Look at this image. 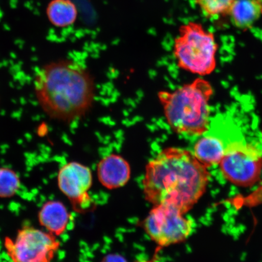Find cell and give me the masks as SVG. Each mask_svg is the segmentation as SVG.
Listing matches in <instances>:
<instances>
[{"mask_svg":"<svg viewBox=\"0 0 262 262\" xmlns=\"http://www.w3.org/2000/svg\"><path fill=\"white\" fill-rule=\"evenodd\" d=\"M209 177L208 168L194 153L166 147L146 166L144 195L154 206H171L185 214L204 194Z\"/></svg>","mask_w":262,"mask_h":262,"instance_id":"cell-1","label":"cell"},{"mask_svg":"<svg viewBox=\"0 0 262 262\" xmlns=\"http://www.w3.org/2000/svg\"><path fill=\"white\" fill-rule=\"evenodd\" d=\"M38 102L51 119L71 122L79 119L93 106L96 94L94 78L86 68L71 60L43 66L35 75Z\"/></svg>","mask_w":262,"mask_h":262,"instance_id":"cell-2","label":"cell"},{"mask_svg":"<svg viewBox=\"0 0 262 262\" xmlns=\"http://www.w3.org/2000/svg\"><path fill=\"white\" fill-rule=\"evenodd\" d=\"M213 93L210 83L202 78L173 91H160V103L173 132L188 136H201L206 133Z\"/></svg>","mask_w":262,"mask_h":262,"instance_id":"cell-3","label":"cell"},{"mask_svg":"<svg viewBox=\"0 0 262 262\" xmlns=\"http://www.w3.org/2000/svg\"><path fill=\"white\" fill-rule=\"evenodd\" d=\"M218 45L214 34L201 24L189 22L179 29L173 54L182 70L200 76L211 74L216 68Z\"/></svg>","mask_w":262,"mask_h":262,"instance_id":"cell-4","label":"cell"},{"mask_svg":"<svg viewBox=\"0 0 262 262\" xmlns=\"http://www.w3.org/2000/svg\"><path fill=\"white\" fill-rule=\"evenodd\" d=\"M226 179L241 187H251L259 181L262 172V150L245 141L226 145L219 164Z\"/></svg>","mask_w":262,"mask_h":262,"instance_id":"cell-5","label":"cell"},{"mask_svg":"<svg viewBox=\"0 0 262 262\" xmlns=\"http://www.w3.org/2000/svg\"><path fill=\"white\" fill-rule=\"evenodd\" d=\"M6 253L12 262H52L60 247L55 235L48 231L25 227L15 238H5Z\"/></svg>","mask_w":262,"mask_h":262,"instance_id":"cell-6","label":"cell"},{"mask_svg":"<svg viewBox=\"0 0 262 262\" xmlns=\"http://www.w3.org/2000/svg\"><path fill=\"white\" fill-rule=\"evenodd\" d=\"M192 222L171 206H154L143 223V228L160 247L181 243L192 231Z\"/></svg>","mask_w":262,"mask_h":262,"instance_id":"cell-7","label":"cell"},{"mask_svg":"<svg viewBox=\"0 0 262 262\" xmlns=\"http://www.w3.org/2000/svg\"><path fill=\"white\" fill-rule=\"evenodd\" d=\"M92 182L93 177L90 169L80 163H68L58 172V187L77 212L83 211L91 206L88 191Z\"/></svg>","mask_w":262,"mask_h":262,"instance_id":"cell-8","label":"cell"},{"mask_svg":"<svg viewBox=\"0 0 262 262\" xmlns=\"http://www.w3.org/2000/svg\"><path fill=\"white\" fill-rule=\"evenodd\" d=\"M97 175L104 187L110 189L119 188L125 185L130 179V165L122 156H107L98 164Z\"/></svg>","mask_w":262,"mask_h":262,"instance_id":"cell-9","label":"cell"},{"mask_svg":"<svg viewBox=\"0 0 262 262\" xmlns=\"http://www.w3.org/2000/svg\"><path fill=\"white\" fill-rule=\"evenodd\" d=\"M70 214L66 206L56 201H48L38 213V221L42 227L55 236H60L67 229Z\"/></svg>","mask_w":262,"mask_h":262,"instance_id":"cell-10","label":"cell"},{"mask_svg":"<svg viewBox=\"0 0 262 262\" xmlns=\"http://www.w3.org/2000/svg\"><path fill=\"white\" fill-rule=\"evenodd\" d=\"M226 145L222 140L214 136L202 137L194 146V155L206 168L219 165L224 156Z\"/></svg>","mask_w":262,"mask_h":262,"instance_id":"cell-11","label":"cell"},{"mask_svg":"<svg viewBox=\"0 0 262 262\" xmlns=\"http://www.w3.org/2000/svg\"><path fill=\"white\" fill-rule=\"evenodd\" d=\"M261 14L260 6L255 0H235L229 14L233 24L241 29L250 28Z\"/></svg>","mask_w":262,"mask_h":262,"instance_id":"cell-12","label":"cell"},{"mask_svg":"<svg viewBox=\"0 0 262 262\" xmlns=\"http://www.w3.org/2000/svg\"><path fill=\"white\" fill-rule=\"evenodd\" d=\"M47 15L51 24L66 28L77 20L78 9L71 0H52L47 6Z\"/></svg>","mask_w":262,"mask_h":262,"instance_id":"cell-13","label":"cell"},{"mask_svg":"<svg viewBox=\"0 0 262 262\" xmlns=\"http://www.w3.org/2000/svg\"><path fill=\"white\" fill-rule=\"evenodd\" d=\"M235 0H195L196 5L207 17L229 14Z\"/></svg>","mask_w":262,"mask_h":262,"instance_id":"cell-14","label":"cell"},{"mask_svg":"<svg viewBox=\"0 0 262 262\" xmlns=\"http://www.w3.org/2000/svg\"><path fill=\"white\" fill-rule=\"evenodd\" d=\"M21 182L12 169L0 168V198H10L18 191Z\"/></svg>","mask_w":262,"mask_h":262,"instance_id":"cell-15","label":"cell"},{"mask_svg":"<svg viewBox=\"0 0 262 262\" xmlns=\"http://www.w3.org/2000/svg\"><path fill=\"white\" fill-rule=\"evenodd\" d=\"M101 262H126V261L119 255L111 254L104 257Z\"/></svg>","mask_w":262,"mask_h":262,"instance_id":"cell-16","label":"cell"},{"mask_svg":"<svg viewBox=\"0 0 262 262\" xmlns=\"http://www.w3.org/2000/svg\"><path fill=\"white\" fill-rule=\"evenodd\" d=\"M255 1H256L258 3V5H260L262 14V0H255Z\"/></svg>","mask_w":262,"mask_h":262,"instance_id":"cell-17","label":"cell"}]
</instances>
